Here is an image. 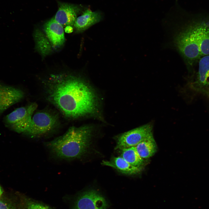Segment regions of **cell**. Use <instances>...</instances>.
I'll return each instance as SVG.
<instances>
[{"mask_svg": "<svg viewBox=\"0 0 209 209\" xmlns=\"http://www.w3.org/2000/svg\"><path fill=\"white\" fill-rule=\"evenodd\" d=\"M24 96L20 89L0 84V114L20 101Z\"/></svg>", "mask_w": 209, "mask_h": 209, "instance_id": "52a82bcc", "label": "cell"}, {"mask_svg": "<svg viewBox=\"0 0 209 209\" xmlns=\"http://www.w3.org/2000/svg\"><path fill=\"white\" fill-rule=\"evenodd\" d=\"M135 147L139 155L143 159L145 160L152 156L157 149L153 134L140 142Z\"/></svg>", "mask_w": 209, "mask_h": 209, "instance_id": "9a60e30c", "label": "cell"}, {"mask_svg": "<svg viewBox=\"0 0 209 209\" xmlns=\"http://www.w3.org/2000/svg\"><path fill=\"white\" fill-rule=\"evenodd\" d=\"M45 84L47 100L66 117L75 118L97 111L95 93L81 78L71 74L53 75Z\"/></svg>", "mask_w": 209, "mask_h": 209, "instance_id": "6da1fadb", "label": "cell"}, {"mask_svg": "<svg viewBox=\"0 0 209 209\" xmlns=\"http://www.w3.org/2000/svg\"><path fill=\"white\" fill-rule=\"evenodd\" d=\"M80 8L77 5L60 3L54 19L63 26L73 25Z\"/></svg>", "mask_w": 209, "mask_h": 209, "instance_id": "ba28073f", "label": "cell"}, {"mask_svg": "<svg viewBox=\"0 0 209 209\" xmlns=\"http://www.w3.org/2000/svg\"><path fill=\"white\" fill-rule=\"evenodd\" d=\"M0 209H17L14 204L9 200L0 198Z\"/></svg>", "mask_w": 209, "mask_h": 209, "instance_id": "d6986e66", "label": "cell"}, {"mask_svg": "<svg viewBox=\"0 0 209 209\" xmlns=\"http://www.w3.org/2000/svg\"><path fill=\"white\" fill-rule=\"evenodd\" d=\"M35 35L38 49L42 55H47L51 50V47L47 40L40 31H37Z\"/></svg>", "mask_w": 209, "mask_h": 209, "instance_id": "e0dca14e", "label": "cell"}, {"mask_svg": "<svg viewBox=\"0 0 209 209\" xmlns=\"http://www.w3.org/2000/svg\"><path fill=\"white\" fill-rule=\"evenodd\" d=\"M197 80L191 87L196 91H209V55L204 56L199 63Z\"/></svg>", "mask_w": 209, "mask_h": 209, "instance_id": "30bf717a", "label": "cell"}, {"mask_svg": "<svg viewBox=\"0 0 209 209\" xmlns=\"http://www.w3.org/2000/svg\"><path fill=\"white\" fill-rule=\"evenodd\" d=\"M102 164L113 167L119 172L125 174L134 175L140 172L141 167L134 166L126 161L121 156L115 157L109 161H103Z\"/></svg>", "mask_w": 209, "mask_h": 209, "instance_id": "4fadbf2b", "label": "cell"}, {"mask_svg": "<svg viewBox=\"0 0 209 209\" xmlns=\"http://www.w3.org/2000/svg\"><path fill=\"white\" fill-rule=\"evenodd\" d=\"M26 209H50L46 206L28 199L26 200Z\"/></svg>", "mask_w": 209, "mask_h": 209, "instance_id": "ac0fdd59", "label": "cell"}, {"mask_svg": "<svg viewBox=\"0 0 209 209\" xmlns=\"http://www.w3.org/2000/svg\"><path fill=\"white\" fill-rule=\"evenodd\" d=\"M199 20L192 21L186 25L176 36L177 48L184 57L192 61L201 56L198 33Z\"/></svg>", "mask_w": 209, "mask_h": 209, "instance_id": "277c9868", "label": "cell"}, {"mask_svg": "<svg viewBox=\"0 0 209 209\" xmlns=\"http://www.w3.org/2000/svg\"><path fill=\"white\" fill-rule=\"evenodd\" d=\"M105 198L97 191L91 190L82 193L75 201L72 209H107Z\"/></svg>", "mask_w": 209, "mask_h": 209, "instance_id": "8992f818", "label": "cell"}, {"mask_svg": "<svg viewBox=\"0 0 209 209\" xmlns=\"http://www.w3.org/2000/svg\"><path fill=\"white\" fill-rule=\"evenodd\" d=\"M37 107L36 103H32L26 107L17 108L5 117V123L12 128L27 116L35 112Z\"/></svg>", "mask_w": 209, "mask_h": 209, "instance_id": "7c38bea8", "label": "cell"}, {"mask_svg": "<svg viewBox=\"0 0 209 209\" xmlns=\"http://www.w3.org/2000/svg\"><path fill=\"white\" fill-rule=\"evenodd\" d=\"M65 30L66 33H71L73 32V29L72 26H68L66 27Z\"/></svg>", "mask_w": 209, "mask_h": 209, "instance_id": "ffe728a7", "label": "cell"}, {"mask_svg": "<svg viewBox=\"0 0 209 209\" xmlns=\"http://www.w3.org/2000/svg\"><path fill=\"white\" fill-rule=\"evenodd\" d=\"M122 150L121 156L131 165L141 167L144 164L145 159L140 156L135 147L126 148Z\"/></svg>", "mask_w": 209, "mask_h": 209, "instance_id": "2e32d148", "label": "cell"}, {"mask_svg": "<svg viewBox=\"0 0 209 209\" xmlns=\"http://www.w3.org/2000/svg\"><path fill=\"white\" fill-rule=\"evenodd\" d=\"M102 19V15L99 12L87 9L77 18L73 26L77 32L81 33L99 22Z\"/></svg>", "mask_w": 209, "mask_h": 209, "instance_id": "8fae6325", "label": "cell"}, {"mask_svg": "<svg viewBox=\"0 0 209 209\" xmlns=\"http://www.w3.org/2000/svg\"><path fill=\"white\" fill-rule=\"evenodd\" d=\"M3 193L2 189L0 185V197L1 196Z\"/></svg>", "mask_w": 209, "mask_h": 209, "instance_id": "7402d4cb", "label": "cell"}, {"mask_svg": "<svg viewBox=\"0 0 209 209\" xmlns=\"http://www.w3.org/2000/svg\"><path fill=\"white\" fill-rule=\"evenodd\" d=\"M198 33L201 56L209 55V18L199 20Z\"/></svg>", "mask_w": 209, "mask_h": 209, "instance_id": "5bb4252c", "label": "cell"}, {"mask_svg": "<svg viewBox=\"0 0 209 209\" xmlns=\"http://www.w3.org/2000/svg\"><path fill=\"white\" fill-rule=\"evenodd\" d=\"M57 116L50 112L39 111L29 114L17 126L14 131L35 137L48 133L57 125Z\"/></svg>", "mask_w": 209, "mask_h": 209, "instance_id": "3957f363", "label": "cell"}, {"mask_svg": "<svg viewBox=\"0 0 209 209\" xmlns=\"http://www.w3.org/2000/svg\"><path fill=\"white\" fill-rule=\"evenodd\" d=\"M92 131L90 126L72 127L63 135L46 144L51 152L59 158H78L85 153L89 147Z\"/></svg>", "mask_w": 209, "mask_h": 209, "instance_id": "7a4b0ae2", "label": "cell"}, {"mask_svg": "<svg viewBox=\"0 0 209 209\" xmlns=\"http://www.w3.org/2000/svg\"><path fill=\"white\" fill-rule=\"evenodd\" d=\"M153 123L149 122L120 135L117 140L116 149L135 147L139 143L153 134Z\"/></svg>", "mask_w": 209, "mask_h": 209, "instance_id": "5b68a950", "label": "cell"}, {"mask_svg": "<svg viewBox=\"0 0 209 209\" xmlns=\"http://www.w3.org/2000/svg\"><path fill=\"white\" fill-rule=\"evenodd\" d=\"M201 93H202L205 95H206L209 97V91L205 90H201L199 91Z\"/></svg>", "mask_w": 209, "mask_h": 209, "instance_id": "44dd1931", "label": "cell"}, {"mask_svg": "<svg viewBox=\"0 0 209 209\" xmlns=\"http://www.w3.org/2000/svg\"><path fill=\"white\" fill-rule=\"evenodd\" d=\"M44 29L47 37L53 46H62L65 41L63 26L53 18L44 24Z\"/></svg>", "mask_w": 209, "mask_h": 209, "instance_id": "9c48e42d", "label": "cell"}]
</instances>
